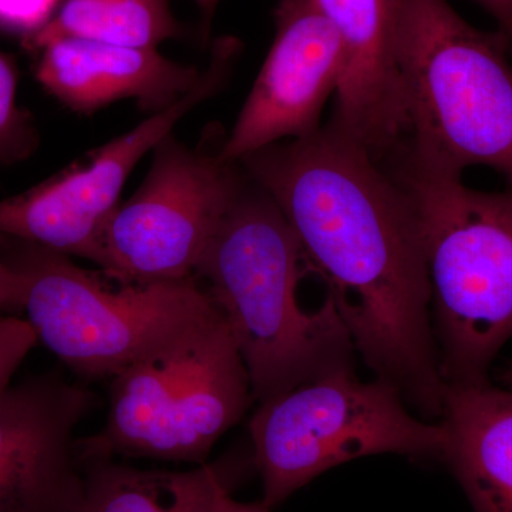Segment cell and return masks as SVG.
Instances as JSON below:
<instances>
[{
    "mask_svg": "<svg viewBox=\"0 0 512 512\" xmlns=\"http://www.w3.org/2000/svg\"><path fill=\"white\" fill-rule=\"evenodd\" d=\"M238 164L284 214L369 369L440 420L446 382L429 272L402 187L330 121Z\"/></svg>",
    "mask_w": 512,
    "mask_h": 512,
    "instance_id": "cell-1",
    "label": "cell"
},
{
    "mask_svg": "<svg viewBox=\"0 0 512 512\" xmlns=\"http://www.w3.org/2000/svg\"><path fill=\"white\" fill-rule=\"evenodd\" d=\"M305 265L284 214L247 174L195 275L227 320L259 403L355 366L352 336L330 296L315 311L299 305Z\"/></svg>",
    "mask_w": 512,
    "mask_h": 512,
    "instance_id": "cell-2",
    "label": "cell"
},
{
    "mask_svg": "<svg viewBox=\"0 0 512 512\" xmlns=\"http://www.w3.org/2000/svg\"><path fill=\"white\" fill-rule=\"evenodd\" d=\"M382 164L416 215L444 382H487L512 338V181L480 191L402 154Z\"/></svg>",
    "mask_w": 512,
    "mask_h": 512,
    "instance_id": "cell-3",
    "label": "cell"
},
{
    "mask_svg": "<svg viewBox=\"0 0 512 512\" xmlns=\"http://www.w3.org/2000/svg\"><path fill=\"white\" fill-rule=\"evenodd\" d=\"M504 36L447 0H404L396 64L404 117L392 153L441 173L485 165L512 181V64Z\"/></svg>",
    "mask_w": 512,
    "mask_h": 512,
    "instance_id": "cell-4",
    "label": "cell"
},
{
    "mask_svg": "<svg viewBox=\"0 0 512 512\" xmlns=\"http://www.w3.org/2000/svg\"><path fill=\"white\" fill-rule=\"evenodd\" d=\"M110 382L106 424L77 440L80 466L114 456L204 464L254 400L247 367L218 308Z\"/></svg>",
    "mask_w": 512,
    "mask_h": 512,
    "instance_id": "cell-5",
    "label": "cell"
},
{
    "mask_svg": "<svg viewBox=\"0 0 512 512\" xmlns=\"http://www.w3.org/2000/svg\"><path fill=\"white\" fill-rule=\"evenodd\" d=\"M0 255L25 279L37 342L86 380L114 379L151 349L217 311L194 278L110 288L69 256L8 237Z\"/></svg>",
    "mask_w": 512,
    "mask_h": 512,
    "instance_id": "cell-6",
    "label": "cell"
},
{
    "mask_svg": "<svg viewBox=\"0 0 512 512\" xmlns=\"http://www.w3.org/2000/svg\"><path fill=\"white\" fill-rule=\"evenodd\" d=\"M402 392L340 367L259 403L249 421L252 463L269 508L330 468L377 454L439 460L444 430L407 410Z\"/></svg>",
    "mask_w": 512,
    "mask_h": 512,
    "instance_id": "cell-7",
    "label": "cell"
},
{
    "mask_svg": "<svg viewBox=\"0 0 512 512\" xmlns=\"http://www.w3.org/2000/svg\"><path fill=\"white\" fill-rule=\"evenodd\" d=\"M222 143L192 148L168 134L146 180L119 204L103 238L100 269L120 284L192 278L247 180L220 156Z\"/></svg>",
    "mask_w": 512,
    "mask_h": 512,
    "instance_id": "cell-8",
    "label": "cell"
},
{
    "mask_svg": "<svg viewBox=\"0 0 512 512\" xmlns=\"http://www.w3.org/2000/svg\"><path fill=\"white\" fill-rule=\"evenodd\" d=\"M231 46L212 57L200 82L173 106L100 148L86 165L0 201V237L32 242L101 265L103 238L131 171L148 151L173 133L178 121L220 89Z\"/></svg>",
    "mask_w": 512,
    "mask_h": 512,
    "instance_id": "cell-9",
    "label": "cell"
},
{
    "mask_svg": "<svg viewBox=\"0 0 512 512\" xmlns=\"http://www.w3.org/2000/svg\"><path fill=\"white\" fill-rule=\"evenodd\" d=\"M338 30L315 0H281L276 35L220 156L228 163L318 131L320 116L346 72Z\"/></svg>",
    "mask_w": 512,
    "mask_h": 512,
    "instance_id": "cell-10",
    "label": "cell"
},
{
    "mask_svg": "<svg viewBox=\"0 0 512 512\" xmlns=\"http://www.w3.org/2000/svg\"><path fill=\"white\" fill-rule=\"evenodd\" d=\"M94 394L56 373L0 392V512H79L84 474L76 427Z\"/></svg>",
    "mask_w": 512,
    "mask_h": 512,
    "instance_id": "cell-11",
    "label": "cell"
},
{
    "mask_svg": "<svg viewBox=\"0 0 512 512\" xmlns=\"http://www.w3.org/2000/svg\"><path fill=\"white\" fill-rule=\"evenodd\" d=\"M315 2L342 37L348 60L330 123L382 161L404 137L396 64L404 0Z\"/></svg>",
    "mask_w": 512,
    "mask_h": 512,
    "instance_id": "cell-12",
    "label": "cell"
},
{
    "mask_svg": "<svg viewBox=\"0 0 512 512\" xmlns=\"http://www.w3.org/2000/svg\"><path fill=\"white\" fill-rule=\"evenodd\" d=\"M201 74L157 49L62 39L43 47L36 77L47 92L79 113L127 99L158 113L190 93Z\"/></svg>",
    "mask_w": 512,
    "mask_h": 512,
    "instance_id": "cell-13",
    "label": "cell"
},
{
    "mask_svg": "<svg viewBox=\"0 0 512 512\" xmlns=\"http://www.w3.org/2000/svg\"><path fill=\"white\" fill-rule=\"evenodd\" d=\"M441 463L474 512H512V389L487 382L446 384Z\"/></svg>",
    "mask_w": 512,
    "mask_h": 512,
    "instance_id": "cell-14",
    "label": "cell"
},
{
    "mask_svg": "<svg viewBox=\"0 0 512 512\" xmlns=\"http://www.w3.org/2000/svg\"><path fill=\"white\" fill-rule=\"evenodd\" d=\"M242 466L200 464L188 471L141 470L97 458L82 464L79 512H211L225 487H234Z\"/></svg>",
    "mask_w": 512,
    "mask_h": 512,
    "instance_id": "cell-15",
    "label": "cell"
},
{
    "mask_svg": "<svg viewBox=\"0 0 512 512\" xmlns=\"http://www.w3.org/2000/svg\"><path fill=\"white\" fill-rule=\"evenodd\" d=\"M178 35L167 0H66L59 12L26 37L29 49L42 50L62 39L156 49Z\"/></svg>",
    "mask_w": 512,
    "mask_h": 512,
    "instance_id": "cell-16",
    "label": "cell"
},
{
    "mask_svg": "<svg viewBox=\"0 0 512 512\" xmlns=\"http://www.w3.org/2000/svg\"><path fill=\"white\" fill-rule=\"evenodd\" d=\"M26 124L16 107V73L0 53V158H10L25 148Z\"/></svg>",
    "mask_w": 512,
    "mask_h": 512,
    "instance_id": "cell-17",
    "label": "cell"
},
{
    "mask_svg": "<svg viewBox=\"0 0 512 512\" xmlns=\"http://www.w3.org/2000/svg\"><path fill=\"white\" fill-rule=\"evenodd\" d=\"M36 345V333L28 320L0 315V392L13 383V376Z\"/></svg>",
    "mask_w": 512,
    "mask_h": 512,
    "instance_id": "cell-18",
    "label": "cell"
},
{
    "mask_svg": "<svg viewBox=\"0 0 512 512\" xmlns=\"http://www.w3.org/2000/svg\"><path fill=\"white\" fill-rule=\"evenodd\" d=\"M57 0H0V28L30 36L52 19Z\"/></svg>",
    "mask_w": 512,
    "mask_h": 512,
    "instance_id": "cell-19",
    "label": "cell"
},
{
    "mask_svg": "<svg viewBox=\"0 0 512 512\" xmlns=\"http://www.w3.org/2000/svg\"><path fill=\"white\" fill-rule=\"evenodd\" d=\"M26 284L22 274L0 255V315L22 311Z\"/></svg>",
    "mask_w": 512,
    "mask_h": 512,
    "instance_id": "cell-20",
    "label": "cell"
},
{
    "mask_svg": "<svg viewBox=\"0 0 512 512\" xmlns=\"http://www.w3.org/2000/svg\"><path fill=\"white\" fill-rule=\"evenodd\" d=\"M232 487L222 488L215 498L214 507L211 512H271L272 508L261 501V503H239L231 497Z\"/></svg>",
    "mask_w": 512,
    "mask_h": 512,
    "instance_id": "cell-21",
    "label": "cell"
},
{
    "mask_svg": "<svg viewBox=\"0 0 512 512\" xmlns=\"http://www.w3.org/2000/svg\"><path fill=\"white\" fill-rule=\"evenodd\" d=\"M500 23L501 32L512 20V0H477Z\"/></svg>",
    "mask_w": 512,
    "mask_h": 512,
    "instance_id": "cell-22",
    "label": "cell"
},
{
    "mask_svg": "<svg viewBox=\"0 0 512 512\" xmlns=\"http://www.w3.org/2000/svg\"><path fill=\"white\" fill-rule=\"evenodd\" d=\"M501 35L504 36L505 42H507L508 52L512 53V20L510 25L501 32Z\"/></svg>",
    "mask_w": 512,
    "mask_h": 512,
    "instance_id": "cell-23",
    "label": "cell"
},
{
    "mask_svg": "<svg viewBox=\"0 0 512 512\" xmlns=\"http://www.w3.org/2000/svg\"><path fill=\"white\" fill-rule=\"evenodd\" d=\"M500 379L503 380V382L512 389V363H510V365L507 366V369L504 370L503 375H501Z\"/></svg>",
    "mask_w": 512,
    "mask_h": 512,
    "instance_id": "cell-24",
    "label": "cell"
},
{
    "mask_svg": "<svg viewBox=\"0 0 512 512\" xmlns=\"http://www.w3.org/2000/svg\"><path fill=\"white\" fill-rule=\"evenodd\" d=\"M198 3L202 6L204 9H211L214 8L215 3L218 2V0H197Z\"/></svg>",
    "mask_w": 512,
    "mask_h": 512,
    "instance_id": "cell-25",
    "label": "cell"
}]
</instances>
